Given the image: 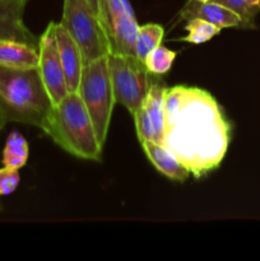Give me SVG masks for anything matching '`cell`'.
<instances>
[{"mask_svg": "<svg viewBox=\"0 0 260 261\" xmlns=\"http://www.w3.org/2000/svg\"><path fill=\"white\" fill-rule=\"evenodd\" d=\"M163 145L198 178L217 170L231 142V124L217 99L198 87L167 88Z\"/></svg>", "mask_w": 260, "mask_h": 261, "instance_id": "1", "label": "cell"}, {"mask_svg": "<svg viewBox=\"0 0 260 261\" xmlns=\"http://www.w3.org/2000/svg\"><path fill=\"white\" fill-rule=\"evenodd\" d=\"M42 130L69 154L81 160L101 161L103 144L78 91L69 92L54 105Z\"/></svg>", "mask_w": 260, "mask_h": 261, "instance_id": "2", "label": "cell"}, {"mask_svg": "<svg viewBox=\"0 0 260 261\" xmlns=\"http://www.w3.org/2000/svg\"><path fill=\"white\" fill-rule=\"evenodd\" d=\"M53 107L38 68L0 66V111L8 122H20L42 129Z\"/></svg>", "mask_w": 260, "mask_h": 261, "instance_id": "3", "label": "cell"}, {"mask_svg": "<svg viewBox=\"0 0 260 261\" xmlns=\"http://www.w3.org/2000/svg\"><path fill=\"white\" fill-rule=\"evenodd\" d=\"M78 93L91 116L99 142L105 144L116 103L110 75L109 55L84 64Z\"/></svg>", "mask_w": 260, "mask_h": 261, "instance_id": "4", "label": "cell"}, {"mask_svg": "<svg viewBox=\"0 0 260 261\" xmlns=\"http://www.w3.org/2000/svg\"><path fill=\"white\" fill-rule=\"evenodd\" d=\"M60 23L81 47L84 64L110 54L106 31L86 0H64Z\"/></svg>", "mask_w": 260, "mask_h": 261, "instance_id": "5", "label": "cell"}, {"mask_svg": "<svg viewBox=\"0 0 260 261\" xmlns=\"http://www.w3.org/2000/svg\"><path fill=\"white\" fill-rule=\"evenodd\" d=\"M109 66L115 99L133 115L142 107L155 75L137 56L111 53Z\"/></svg>", "mask_w": 260, "mask_h": 261, "instance_id": "6", "label": "cell"}, {"mask_svg": "<svg viewBox=\"0 0 260 261\" xmlns=\"http://www.w3.org/2000/svg\"><path fill=\"white\" fill-rule=\"evenodd\" d=\"M54 24L50 22L38 37V71L53 105H58L69 93L65 74L59 56L54 33Z\"/></svg>", "mask_w": 260, "mask_h": 261, "instance_id": "7", "label": "cell"}, {"mask_svg": "<svg viewBox=\"0 0 260 261\" xmlns=\"http://www.w3.org/2000/svg\"><path fill=\"white\" fill-rule=\"evenodd\" d=\"M56 46H58L59 56H60L61 65L65 74L66 87L69 92H76L81 83L82 71L84 66L83 54L81 47L75 42L70 33L61 25V23L54 24Z\"/></svg>", "mask_w": 260, "mask_h": 261, "instance_id": "8", "label": "cell"}, {"mask_svg": "<svg viewBox=\"0 0 260 261\" xmlns=\"http://www.w3.org/2000/svg\"><path fill=\"white\" fill-rule=\"evenodd\" d=\"M180 18L189 20L191 18H201L221 30L223 28H247L242 18L229 8L217 2L201 3L198 0H189L181 9Z\"/></svg>", "mask_w": 260, "mask_h": 261, "instance_id": "9", "label": "cell"}, {"mask_svg": "<svg viewBox=\"0 0 260 261\" xmlns=\"http://www.w3.org/2000/svg\"><path fill=\"white\" fill-rule=\"evenodd\" d=\"M27 2L0 0V38H12L38 45V37L31 32L23 20Z\"/></svg>", "mask_w": 260, "mask_h": 261, "instance_id": "10", "label": "cell"}, {"mask_svg": "<svg viewBox=\"0 0 260 261\" xmlns=\"http://www.w3.org/2000/svg\"><path fill=\"white\" fill-rule=\"evenodd\" d=\"M139 24L135 14L124 13L112 20L109 33L110 54L137 56V37Z\"/></svg>", "mask_w": 260, "mask_h": 261, "instance_id": "11", "label": "cell"}, {"mask_svg": "<svg viewBox=\"0 0 260 261\" xmlns=\"http://www.w3.org/2000/svg\"><path fill=\"white\" fill-rule=\"evenodd\" d=\"M160 75H155L152 82L147 97L142 105L143 111L147 115L153 129V142L163 144V135H165V119L166 107L165 98L168 87Z\"/></svg>", "mask_w": 260, "mask_h": 261, "instance_id": "12", "label": "cell"}, {"mask_svg": "<svg viewBox=\"0 0 260 261\" xmlns=\"http://www.w3.org/2000/svg\"><path fill=\"white\" fill-rule=\"evenodd\" d=\"M0 66L9 69L37 68L38 45L12 38H0Z\"/></svg>", "mask_w": 260, "mask_h": 261, "instance_id": "13", "label": "cell"}, {"mask_svg": "<svg viewBox=\"0 0 260 261\" xmlns=\"http://www.w3.org/2000/svg\"><path fill=\"white\" fill-rule=\"evenodd\" d=\"M145 155L149 162L154 166L155 170L172 181L184 182L188 180L190 172L181 165L177 158L167 149L163 144L147 140L140 143Z\"/></svg>", "mask_w": 260, "mask_h": 261, "instance_id": "14", "label": "cell"}, {"mask_svg": "<svg viewBox=\"0 0 260 261\" xmlns=\"http://www.w3.org/2000/svg\"><path fill=\"white\" fill-rule=\"evenodd\" d=\"M28 157H30V145L25 138L18 132L10 133L3 149V166L19 170L24 167Z\"/></svg>", "mask_w": 260, "mask_h": 261, "instance_id": "15", "label": "cell"}, {"mask_svg": "<svg viewBox=\"0 0 260 261\" xmlns=\"http://www.w3.org/2000/svg\"><path fill=\"white\" fill-rule=\"evenodd\" d=\"M165 36V31L157 23H147L139 25L137 37V58L144 63L145 58L152 53L157 46L161 45Z\"/></svg>", "mask_w": 260, "mask_h": 261, "instance_id": "16", "label": "cell"}, {"mask_svg": "<svg viewBox=\"0 0 260 261\" xmlns=\"http://www.w3.org/2000/svg\"><path fill=\"white\" fill-rule=\"evenodd\" d=\"M185 30L188 35L181 40L189 43H194V45H201L204 42H208L221 32V28L212 24L208 20L201 19V18L189 19L185 24Z\"/></svg>", "mask_w": 260, "mask_h": 261, "instance_id": "17", "label": "cell"}, {"mask_svg": "<svg viewBox=\"0 0 260 261\" xmlns=\"http://www.w3.org/2000/svg\"><path fill=\"white\" fill-rule=\"evenodd\" d=\"M176 56H177L176 51L160 45L152 53H149V55L145 58L144 64L149 73L154 74V75H163L171 70Z\"/></svg>", "mask_w": 260, "mask_h": 261, "instance_id": "18", "label": "cell"}, {"mask_svg": "<svg viewBox=\"0 0 260 261\" xmlns=\"http://www.w3.org/2000/svg\"><path fill=\"white\" fill-rule=\"evenodd\" d=\"M229 8L242 18L247 28H255V18L260 12V0H213Z\"/></svg>", "mask_w": 260, "mask_h": 261, "instance_id": "19", "label": "cell"}, {"mask_svg": "<svg viewBox=\"0 0 260 261\" xmlns=\"http://www.w3.org/2000/svg\"><path fill=\"white\" fill-rule=\"evenodd\" d=\"M20 182L19 170L5 167L0 168V196H7L14 193Z\"/></svg>", "mask_w": 260, "mask_h": 261, "instance_id": "20", "label": "cell"}, {"mask_svg": "<svg viewBox=\"0 0 260 261\" xmlns=\"http://www.w3.org/2000/svg\"><path fill=\"white\" fill-rule=\"evenodd\" d=\"M86 2L88 3V5L91 7V9L93 10L94 14L99 18L102 9V2H103V0H86Z\"/></svg>", "mask_w": 260, "mask_h": 261, "instance_id": "21", "label": "cell"}, {"mask_svg": "<svg viewBox=\"0 0 260 261\" xmlns=\"http://www.w3.org/2000/svg\"><path fill=\"white\" fill-rule=\"evenodd\" d=\"M8 124V121H7V119H5L4 117V115H3V112L0 111V132H2L3 129H4V126L5 125Z\"/></svg>", "mask_w": 260, "mask_h": 261, "instance_id": "22", "label": "cell"}, {"mask_svg": "<svg viewBox=\"0 0 260 261\" xmlns=\"http://www.w3.org/2000/svg\"><path fill=\"white\" fill-rule=\"evenodd\" d=\"M198 2H201V3H208V2H213V0H198Z\"/></svg>", "mask_w": 260, "mask_h": 261, "instance_id": "23", "label": "cell"}]
</instances>
